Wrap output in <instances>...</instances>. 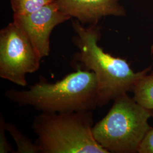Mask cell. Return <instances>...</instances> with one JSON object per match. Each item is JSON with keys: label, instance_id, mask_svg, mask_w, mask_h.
<instances>
[{"label": "cell", "instance_id": "1", "mask_svg": "<svg viewBox=\"0 0 153 153\" xmlns=\"http://www.w3.org/2000/svg\"><path fill=\"white\" fill-rule=\"evenodd\" d=\"M76 33L74 43L79 52L73 60L76 69L93 71L97 81V104L103 107L110 101L132 92L137 81L149 73L152 66L135 72L125 59L104 52L98 44L100 28L97 25L85 27L78 21L73 22Z\"/></svg>", "mask_w": 153, "mask_h": 153}, {"label": "cell", "instance_id": "2", "mask_svg": "<svg viewBox=\"0 0 153 153\" xmlns=\"http://www.w3.org/2000/svg\"><path fill=\"white\" fill-rule=\"evenodd\" d=\"M97 81L93 71L77 68L61 80L51 83L40 79L29 89H10L6 97L21 106L41 112L63 113L91 111L98 107Z\"/></svg>", "mask_w": 153, "mask_h": 153}, {"label": "cell", "instance_id": "3", "mask_svg": "<svg viewBox=\"0 0 153 153\" xmlns=\"http://www.w3.org/2000/svg\"><path fill=\"white\" fill-rule=\"evenodd\" d=\"M91 111L44 113L33 129L40 153H109L94 137Z\"/></svg>", "mask_w": 153, "mask_h": 153}, {"label": "cell", "instance_id": "4", "mask_svg": "<svg viewBox=\"0 0 153 153\" xmlns=\"http://www.w3.org/2000/svg\"><path fill=\"white\" fill-rule=\"evenodd\" d=\"M114 101L107 114L93 126L94 137L109 153H138L151 128L148 121L153 110L138 104L128 94Z\"/></svg>", "mask_w": 153, "mask_h": 153}, {"label": "cell", "instance_id": "5", "mask_svg": "<svg viewBox=\"0 0 153 153\" xmlns=\"http://www.w3.org/2000/svg\"><path fill=\"white\" fill-rule=\"evenodd\" d=\"M41 59L27 36L16 23L11 22L1 30V78L26 86L27 74L38 70Z\"/></svg>", "mask_w": 153, "mask_h": 153}, {"label": "cell", "instance_id": "6", "mask_svg": "<svg viewBox=\"0 0 153 153\" xmlns=\"http://www.w3.org/2000/svg\"><path fill=\"white\" fill-rule=\"evenodd\" d=\"M70 19L61 11L56 1L31 14L13 16V22L26 33L42 59L49 56L52 30Z\"/></svg>", "mask_w": 153, "mask_h": 153}, {"label": "cell", "instance_id": "7", "mask_svg": "<svg viewBox=\"0 0 153 153\" xmlns=\"http://www.w3.org/2000/svg\"><path fill=\"white\" fill-rule=\"evenodd\" d=\"M60 9L82 25H97L105 16H124V7L120 0H56Z\"/></svg>", "mask_w": 153, "mask_h": 153}, {"label": "cell", "instance_id": "8", "mask_svg": "<svg viewBox=\"0 0 153 153\" xmlns=\"http://www.w3.org/2000/svg\"><path fill=\"white\" fill-rule=\"evenodd\" d=\"M132 93L133 98L137 103L146 108L153 110V71L137 81Z\"/></svg>", "mask_w": 153, "mask_h": 153}, {"label": "cell", "instance_id": "9", "mask_svg": "<svg viewBox=\"0 0 153 153\" xmlns=\"http://www.w3.org/2000/svg\"><path fill=\"white\" fill-rule=\"evenodd\" d=\"M5 127L6 131L9 132L16 144V153H40L36 143L26 137L16 126L6 122Z\"/></svg>", "mask_w": 153, "mask_h": 153}, {"label": "cell", "instance_id": "10", "mask_svg": "<svg viewBox=\"0 0 153 153\" xmlns=\"http://www.w3.org/2000/svg\"><path fill=\"white\" fill-rule=\"evenodd\" d=\"M56 0H10L13 16H25L38 11Z\"/></svg>", "mask_w": 153, "mask_h": 153}, {"label": "cell", "instance_id": "11", "mask_svg": "<svg viewBox=\"0 0 153 153\" xmlns=\"http://www.w3.org/2000/svg\"><path fill=\"white\" fill-rule=\"evenodd\" d=\"M5 121L3 116L0 117V153H15L6 137Z\"/></svg>", "mask_w": 153, "mask_h": 153}, {"label": "cell", "instance_id": "12", "mask_svg": "<svg viewBox=\"0 0 153 153\" xmlns=\"http://www.w3.org/2000/svg\"><path fill=\"white\" fill-rule=\"evenodd\" d=\"M138 153H153V128L151 127L143 138L138 149Z\"/></svg>", "mask_w": 153, "mask_h": 153}, {"label": "cell", "instance_id": "13", "mask_svg": "<svg viewBox=\"0 0 153 153\" xmlns=\"http://www.w3.org/2000/svg\"><path fill=\"white\" fill-rule=\"evenodd\" d=\"M152 117H153V116H152Z\"/></svg>", "mask_w": 153, "mask_h": 153}]
</instances>
